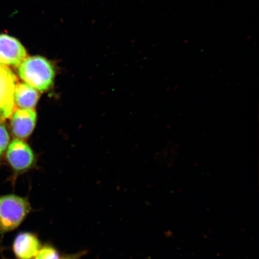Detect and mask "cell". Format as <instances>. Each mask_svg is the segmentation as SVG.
Wrapping results in <instances>:
<instances>
[{
  "label": "cell",
  "instance_id": "cell-1",
  "mask_svg": "<svg viewBox=\"0 0 259 259\" xmlns=\"http://www.w3.org/2000/svg\"><path fill=\"white\" fill-rule=\"evenodd\" d=\"M19 66V76L32 88L42 92L53 85L55 71L53 64L46 58L40 56L26 58Z\"/></svg>",
  "mask_w": 259,
  "mask_h": 259
},
{
  "label": "cell",
  "instance_id": "cell-2",
  "mask_svg": "<svg viewBox=\"0 0 259 259\" xmlns=\"http://www.w3.org/2000/svg\"><path fill=\"white\" fill-rule=\"evenodd\" d=\"M27 198L15 194L0 196V235L19 228L31 212Z\"/></svg>",
  "mask_w": 259,
  "mask_h": 259
},
{
  "label": "cell",
  "instance_id": "cell-3",
  "mask_svg": "<svg viewBox=\"0 0 259 259\" xmlns=\"http://www.w3.org/2000/svg\"><path fill=\"white\" fill-rule=\"evenodd\" d=\"M17 77L8 66L0 64V123L15 111V91Z\"/></svg>",
  "mask_w": 259,
  "mask_h": 259
},
{
  "label": "cell",
  "instance_id": "cell-4",
  "mask_svg": "<svg viewBox=\"0 0 259 259\" xmlns=\"http://www.w3.org/2000/svg\"><path fill=\"white\" fill-rule=\"evenodd\" d=\"M27 56V51L16 38L0 34V64L18 66Z\"/></svg>",
  "mask_w": 259,
  "mask_h": 259
},
{
  "label": "cell",
  "instance_id": "cell-5",
  "mask_svg": "<svg viewBox=\"0 0 259 259\" xmlns=\"http://www.w3.org/2000/svg\"><path fill=\"white\" fill-rule=\"evenodd\" d=\"M7 158L12 167L17 171L29 169L34 160L31 148L19 139H14L9 146Z\"/></svg>",
  "mask_w": 259,
  "mask_h": 259
},
{
  "label": "cell",
  "instance_id": "cell-6",
  "mask_svg": "<svg viewBox=\"0 0 259 259\" xmlns=\"http://www.w3.org/2000/svg\"><path fill=\"white\" fill-rule=\"evenodd\" d=\"M41 247V242L33 233L24 232L16 236L12 251L16 259H33Z\"/></svg>",
  "mask_w": 259,
  "mask_h": 259
},
{
  "label": "cell",
  "instance_id": "cell-7",
  "mask_svg": "<svg viewBox=\"0 0 259 259\" xmlns=\"http://www.w3.org/2000/svg\"><path fill=\"white\" fill-rule=\"evenodd\" d=\"M36 120L37 114L34 109L16 110L11 118L13 134L18 139L28 138L33 131Z\"/></svg>",
  "mask_w": 259,
  "mask_h": 259
},
{
  "label": "cell",
  "instance_id": "cell-8",
  "mask_svg": "<svg viewBox=\"0 0 259 259\" xmlns=\"http://www.w3.org/2000/svg\"><path fill=\"white\" fill-rule=\"evenodd\" d=\"M39 94L27 83H18L14 95L15 106L21 109H33L37 105Z\"/></svg>",
  "mask_w": 259,
  "mask_h": 259
},
{
  "label": "cell",
  "instance_id": "cell-9",
  "mask_svg": "<svg viewBox=\"0 0 259 259\" xmlns=\"http://www.w3.org/2000/svg\"><path fill=\"white\" fill-rule=\"evenodd\" d=\"M59 252L53 245L45 244L41 247L33 259H60Z\"/></svg>",
  "mask_w": 259,
  "mask_h": 259
},
{
  "label": "cell",
  "instance_id": "cell-10",
  "mask_svg": "<svg viewBox=\"0 0 259 259\" xmlns=\"http://www.w3.org/2000/svg\"><path fill=\"white\" fill-rule=\"evenodd\" d=\"M9 140V134L6 125L0 123V157L8 148Z\"/></svg>",
  "mask_w": 259,
  "mask_h": 259
},
{
  "label": "cell",
  "instance_id": "cell-11",
  "mask_svg": "<svg viewBox=\"0 0 259 259\" xmlns=\"http://www.w3.org/2000/svg\"><path fill=\"white\" fill-rule=\"evenodd\" d=\"M85 253L86 251H81L78 252V253L65 255L61 257L60 259H80L83 255H85Z\"/></svg>",
  "mask_w": 259,
  "mask_h": 259
},
{
  "label": "cell",
  "instance_id": "cell-12",
  "mask_svg": "<svg viewBox=\"0 0 259 259\" xmlns=\"http://www.w3.org/2000/svg\"><path fill=\"white\" fill-rule=\"evenodd\" d=\"M5 259H8V258H5Z\"/></svg>",
  "mask_w": 259,
  "mask_h": 259
}]
</instances>
